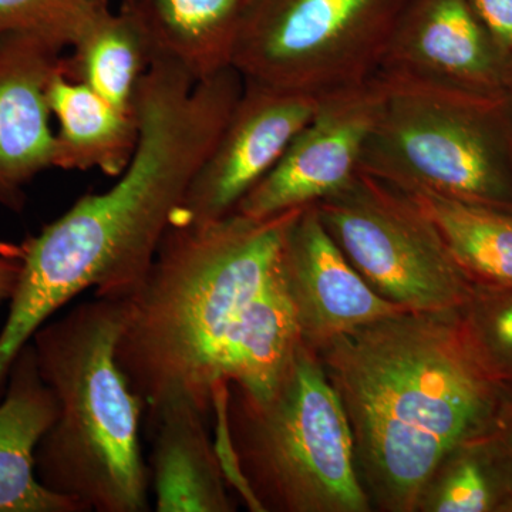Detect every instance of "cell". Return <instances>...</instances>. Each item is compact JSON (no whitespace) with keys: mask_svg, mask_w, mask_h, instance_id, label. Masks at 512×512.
Listing matches in <instances>:
<instances>
[{"mask_svg":"<svg viewBox=\"0 0 512 512\" xmlns=\"http://www.w3.org/2000/svg\"><path fill=\"white\" fill-rule=\"evenodd\" d=\"M301 208L265 220L232 212L171 222L124 301L117 362L147 420L187 403L212 412L221 384L268 396L301 346L286 286V231Z\"/></svg>","mask_w":512,"mask_h":512,"instance_id":"1","label":"cell"},{"mask_svg":"<svg viewBox=\"0 0 512 512\" xmlns=\"http://www.w3.org/2000/svg\"><path fill=\"white\" fill-rule=\"evenodd\" d=\"M242 90L234 67L195 82L177 63L154 60L134 101L136 151L116 183L84 195L19 248L22 272L0 330V362H12L86 289L106 299L136 291Z\"/></svg>","mask_w":512,"mask_h":512,"instance_id":"2","label":"cell"},{"mask_svg":"<svg viewBox=\"0 0 512 512\" xmlns=\"http://www.w3.org/2000/svg\"><path fill=\"white\" fill-rule=\"evenodd\" d=\"M315 352L345 407L367 494L383 511H417L440 464L491 430L503 400L463 308L399 313Z\"/></svg>","mask_w":512,"mask_h":512,"instance_id":"3","label":"cell"},{"mask_svg":"<svg viewBox=\"0 0 512 512\" xmlns=\"http://www.w3.org/2000/svg\"><path fill=\"white\" fill-rule=\"evenodd\" d=\"M123 319V299L94 296L47 320L30 340L59 406L37 447V477L86 512L150 510L141 448L146 404L116 356Z\"/></svg>","mask_w":512,"mask_h":512,"instance_id":"4","label":"cell"},{"mask_svg":"<svg viewBox=\"0 0 512 512\" xmlns=\"http://www.w3.org/2000/svg\"><path fill=\"white\" fill-rule=\"evenodd\" d=\"M214 410L215 446L249 510L372 511L345 407L305 343L268 397L222 384Z\"/></svg>","mask_w":512,"mask_h":512,"instance_id":"5","label":"cell"},{"mask_svg":"<svg viewBox=\"0 0 512 512\" xmlns=\"http://www.w3.org/2000/svg\"><path fill=\"white\" fill-rule=\"evenodd\" d=\"M382 104L360 171L512 212V117L508 100L441 92L376 76Z\"/></svg>","mask_w":512,"mask_h":512,"instance_id":"6","label":"cell"},{"mask_svg":"<svg viewBox=\"0 0 512 512\" xmlns=\"http://www.w3.org/2000/svg\"><path fill=\"white\" fill-rule=\"evenodd\" d=\"M410 0H252L232 67L245 82L328 96L375 79Z\"/></svg>","mask_w":512,"mask_h":512,"instance_id":"7","label":"cell"},{"mask_svg":"<svg viewBox=\"0 0 512 512\" xmlns=\"http://www.w3.org/2000/svg\"><path fill=\"white\" fill-rule=\"evenodd\" d=\"M338 247L367 284L409 311L464 308L474 285L433 225L400 192L359 175L313 204Z\"/></svg>","mask_w":512,"mask_h":512,"instance_id":"8","label":"cell"},{"mask_svg":"<svg viewBox=\"0 0 512 512\" xmlns=\"http://www.w3.org/2000/svg\"><path fill=\"white\" fill-rule=\"evenodd\" d=\"M322 97L245 82L231 116L192 178L173 221L221 220L271 173Z\"/></svg>","mask_w":512,"mask_h":512,"instance_id":"9","label":"cell"},{"mask_svg":"<svg viewBox=\"0 0 512 512\" xmlns=\"http://www.w3.org/2000/svg\"><path fill=\"white\" fill-rule=\"evenodd\" d=\"M382 104L379 79L323 96L284 156L235 212L265 220L336 194L359 175Z\"/></svg>","mask_w":512,"mask_h":512,"instance_id":"10","label":"cell"},{"mask_svg":"<svg viewBox=\"0 0 512 512\" xmlns=\"http://www.w3.org/2000/svg\"><path fill=\"white\" fill-rule=\"evenodd\" d=\"M377 76L441 92L508 100L512 62L467 0H410Z\"/></svg>","mask_w":512,"mask_h":512,"instance_id":"11","label":"cell"},{"mask_svg":"<svg viewBox=\"0 0 512 512\" xmlns=\"http://www.w3.org/2000/svg\"><path fill=\"white\" fill-rule=\"evenodd\" d=\"M284 272L302 342L313 350L349 330L409 311L367 284L330 237L315 205L301 208L286 231Z\"/></svg>","mask_w":512,"mask_h":512,"instance_id":"12","label":"cell"},{"mask_svg":"<svg viewBox=\"0 0 512 512\" xmlns=\"http://www.w3.org/2000/svg\"><path fill=\"white\" fill-rule=\"evenodd\" d=\"M63 49L30 33L0 36V205L20 212L25 187L55 168L49 86Z\"/></svg>","mask_w":512,"mask_h":512,"instance_id":"13","label":"cell"},{"mask_svg":"<svg viewBox=\"0 0 512 512\" xmlns=\"http://www.w3.org/2000/svg\"><path fill=\"white\" fill-rule=\"evenodd\" d=\"M57 412L55 394L40 376L29 342L13 360L0 400V512H86L37 477V447Z\"/></svg>","mask_w":512,"mask_h":512,"instance_id":"14","label":"cell"},{"mask_svg":"<svg viewBox=\"0 0 512 512\" xmlns=\"http://www.w3.org/2000/svg\"><path fill=\"white\" fill-rule=\"evenodd\" d=\"M207 419L191 404L178 403L148 420L154 433L148 471L156 511L235 510Z\"/></svg>","mask_w":512,"mask_h":512,"instance_id":"15","label":"cell"},{"mask_svg":"<svg viewBox=\"0 0 512 512\" xmlns=\"http://www.w3.org/2000/svg\"><path fill=\"white\" fill-rule=\"evenodd\" d=\"M252 0H123L120 9L143 30L154 60L168 59L195 80L232 67Z\"/></svg>","mask_w":512,"mask_h":512,"instance_id":"16","label":"cell"},{"mask_svg":"<svg viewBox=\"0 0 512 512\" xmlns=\"http://www.w3.org/2000/svg\"><path fill=\"white\" fill-rule=\"evenodd\" d=\"M49 106L56 117L55 168L100 170L116 178L130 163L138 143L136 113L117 109L86 84L62 72L49 86Z\"/></svg>","mask_w":512,"mask_h":512,"instance_id":"17","label":"cell"},{"mask_svg":"<svg viewBox=\"0 0 512 512\" xmlns=\"http://www.w3.org/2000/svg\"><path fill=\"white\" fill-rule=\"evenodd\" d=\"M390 187L433 225L448 254L471 284L512 288V212L421 188Z\"/></svg>","mask_w":512,"mask_h":512,"instance_id":"18","label":"cell"},{"mask_svg":"<svg viewBox=\"0 0 512 512\" xmlns=\"http://www.w3.org/2000/svg\"><path fill=\"white\" fill-rule=\"evenodd\" d=\"M153 63V49L136 20L107 6L74 39L70 55L62 57V72L134 113L138 87Z\"/></svg>","mask_w":512,"mask_h":512,"instance_id":"19","label":"cell"},{"mask_svg":"<svg viewBox=\"0 0 512 512\" xmlns=\"http://www.w3.org/2000/svg\"><path fill=\"white\" fill-rule=\"evenodd\" d=\"M417 511L512 512V463L490 431L440 464Z\"/></svg>","mask_w":512,"mask_h":512,"instance_id":"20","label":"cell"},{"mask_svg":"<svg viewBox=\"0 0 512 512\" xmlns=\"http://www.w3.org/2000/svg\"><path fill=\"white\" fill-rule=\"evenodd\" d=\"M463 315L484 369L512 397V288L474 286Z\"/></svg>","mask_w":512,"mask_h":512,"instance_id":"21","label":"cell"},{"mask_svg":"<svg viewBox=\"0 0 512 512\" xmlns=\"http://www.w3.org/2000/svg\"><path fill=\"white\" fill-rule=\"evenodd\" d=\"M109 0H0V36L30 33L70 49Z\"/></svg>","mask_w":512,"mask_h":512,"instance_id":"22","label":"cell"},{"mask_svg":"<svg viewBox=\"0 0 512 512\" xmlns=\"http://www.w3.org/2000/svg\"><path fill=\"white\" fill-rule=\"evenodd\" d=\"M488 35L512 62V0H467Z\"/></svg>","mask_w":512,"mask_h":512,"instance_id":"23","label":"cell"},{"mask_svg":"<svg viewBox=\"0 0 512 512\" xmlns=\"http://www.w3.org/2000/svg\"><path fill=\"white\" fill-rule=\"evenodd\" d=\"M490 433L512 463V397L501 400Z\"/></svg>","mask_w":512,"mask_h":512,"instance_id":"24","label":"cell"},{"mask_svg":"<svg viewBox=\"0 0 512 512\" xmlns=\"http://www.w3.org/2000/svg\"><path fill=\"white\" fill-rule=\"evenodd\" d=\"M22 262L19 255L0 254V305L9 301L18 288Z\"/></svg>","mask_w":512,"mask_h":512,"instance_id":"25","label":"cell"},{"mask_svg":"<svg viewBox=\"0 0 512 512\" xmlns=\"http://www.w3.org/2000/svg\"><path fill=\"white\" fill-rule=\"evenodd\" d=\"M508 107H510L511 117H512V86H511L510 94H508Z\"/></svg>","mask_w":512,"mask_h":512,"instance_id":"26","label":"cell"}]
</instances>
